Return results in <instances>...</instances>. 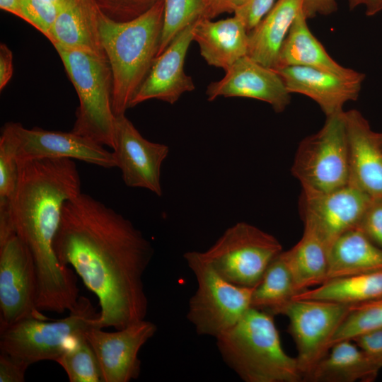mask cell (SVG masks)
<instances>
[{
  "instance_id": "6da1fadb",
  "label": "cell",
  "mask_w": 382,
  "mask_h": 382,
  "mask_svg": "<svg viewBox=\"0 0 382 382\" xmlns=\"http://www.w3.org/2000/svg\"><path fill=\"white\" fill-rule=\"evenodd\" d=\"M54 250L97 296L96 328L120 330L145 319L143 276L154 249L128 219L81 192L63 207Z\"/></svg>"
},
{
  "instance_id": "7a4b0ae2",
  "label": "cell",
  "mask_w": 382,
  "mask_h": 382,
  "mask_svg": "<svg viewBox=\"0 0 382 382\" xmlns=\"http://www.w3.org/2000/svg\"><path fill=\"white\" fill-rule=\"evenodd\" d=\"M18 169L12 220L35 264L37 306L42 312L69 311L79 297L76 278L59 261L54 240L64 205L81 192L77 166L69 158L40 159L19 163Z\"/></svg>"
},
{
  "instance_id": "3957f363",
  "label": "cell",
  "mask_w": 382,
  "mask_h": 382,
  "mask_svg": "<svg viewBox=\"0 0 382 382\" xmlns=\"http://www.w3.org/2000/svg\"><path fill=\"white\" fill-rule=\"evenodd\" d=\"M163 0L127 21H115L100 9V40L109 62L113 81L112 109L125 115L156 57L163 21Z\"/></svg>"
},
{
  "instance_id": "277c9868",
  "label": "cell",
  "mask_w": 382,
  "mask_h": 382,
  "mask_svg": "<svg viewBox=\"0 0 382 382\" xmlns=\"http://www.w3.org/2000/svg\"><path fill=\"white\" fill-rule=\"evenodd\" d=\"M224 362L245 382H301L297 359L282 348L273 316L250 308L216 338Z\"/></svg>"
},
{
  "instance_id": "5b68a950",
  "label": "cell",
  "mask_w": 382,
  "mask_h": 382,
  "mask_svg": "<svg viewBox=\"0 0 382 382\" xmlns=\"http://www.w3.org/2000/svg\"><path fill=\"white\" fill-rule=\"evenodd\" d=\"M53 46L79 99L71 132L113 148L116 117L112 109L113 81L107 57Z\"/></svg>"
},
{
  "instance_id": "8992f818",
  "label": "cell",
  "mask_w": 382,
  "mask_h": 382,
  "mask_svg": "<svg viewBox=\"0 0 382 382\" xmlns=\"http://www.w3.org/2000/svg\"><path fill=\"white\" fill-rule=\"evenodd\" d=\"M98 316L91 301L79 296L66 318H26L0 330V350L28 366L43 360L56 361L72 339L96 327Z\"/></svg>"
},
{
  "instance_id": "52a82bcc",
  "label": "cell",
  "mask_w": 382,
  "mask_h": 382,
  "mask_svg": "<svg viewBox=\"0 0 382 382\" xmlns=\"http://www.w3.org/2000/svg\"><path fill=\"white\" fill-rule=\"evenodd\" d=\"M183 256L197 282V291L189 301L187 318L198 335L216 338L234 326L251 308L255 287L225 280L201 257L199 251H189Z\"/></svg>"
},
{
  "instance_id": "ba28073f",
  "label": "cell",
  "mask_w": 382,
  "mask_h": 382,
  "mask_svg": "<svg viewBox=\"0 0 382 382\" xmlns=\"http://www.w3.org/2000/svg\"><path fill=\"white\" fill-rule=\"evenodd\" d=\"M272 235L246 222L227 228L201 257L233 284L255 287L271 262L282 252Z\"/></svg>"
},
{
  "instance_id": "9c48e42d",
  "label": "cell",
  "mask_w": 382,
  "mask_h": 382,
  "mask_svg": "<svg viewBox=\"0 0 382 382\" xmlns=\"http://www.w3.org/2000/svg\"><path fill=\"white\" fill-rule=\"evenodd\" d=\"M345 111L327 117L323 127L301 141L291 172L302 189L330 192L349 183V143Z\"/></svg>"
},
{
  "instance_id": "30bf717a",
  "label": "cell",
  "mask_w": 382,
  "mask_h": 382,
  "mask_svg": "<svg viewBox=\"0 0 382 382\" xmlns=\"http://www.w3.org/2000/svg\"><path fill=\"white\" fill-rule=\"evenodd\" d=\"M353 304L315 299H293L282 311L289 319L288 332L297 349L298 366L307 381L328 354L337 329Z\"/></svg>"
},
{
  "instance_id": "8fae6325",
  "label": "cell",
  "mask_w": 382,
  "mask_h": 382,
  "mask_svg": "<svg viewBox=\"0 0 382 382\" xmlns=\"http://www.w3.org/2000/svg\"><path fill=\"white\" fill-rule=\"evenodd\" d=\"M0 144L18 163L40 159L69 158L105 168L116 167L113 153L103 145L73 132L26 129L18 122H7L1 130Z\"/></svg>"
},
{
  "instance_id": "7c38bea8",
  "label": "cell",
  "mask_w": 382,
  "mask_h": 382,
  "mask_svg": "<svg viewBox=\"0 0 382 382\" xmlns=\"http://www.w3.org/2000/svg\"><path fill=\"white\" fill-rule=\"evenodd\" d=\"M37 292L31 254L14 234L0 244V330L26 318L50 319L37 306Z\"/></svg>"
},
{
  "instance_id": "4fadbf2b",
  "label": "cell",
  "mask_w": 382,
  "mask_h": 382,
  "mask_svg": "<svg viewBox=\"0 0 382 382\" xmlns=\"http://www.w3.org/2000/svg\"><path fill=\"white\" fill-rule=\"evenodd\" d=\"M372 200L350 183L326 192L302 189L300 204L304 228L319 237L328 253L342 234L358 226Z\"/></svg>"
},
{
  "instance_id": "5bb4252c",
  "label": "cell",
  "mask_w": 382,
  "mask_h": 382,
  "mask_svg": "<svg viewBox=\"0 0 382 382\" xmlns=\"http://www.w3.org/2000/svg\"><path fill=\"white\" fill-rule=\"evenodd\" d=\"M113 156L125 185L148 190L161 197V166L169 147L142 137L125 115L116 116Z\"/></svg>"
},
{
  "instance_id": "9a60e30c",
  "label": "cell",
  "mask_w": 382,
  "mask_h": 382,
  "mask_svg": "<svg viewBox=\"0 0 382 382\" xmlns=\"http://www.w3.org/2000/svg\"><path fill=\"white\" fill-rule=\"evenodd\" d=\"M157 330L145 319L115 332L91 328L85 335L99 362L104 382H129L141 372L139 352Z\"/></svg>"
},
{
  "instance_id": "2e32d148",
  "label": "cell",
  "mask_w": 382,
  "mask_h": 382,
  "mask_svg": "<svg viewBox=\"0 0 382 382\" xmlns=\"http://www.w3.org/2000/svg\"><path fill=\"white\" fill-rule=\"evenodd\" d=\"M206 95L208 100L219 96L253 98L269 103L277 112L284 111L291 100L281 76L247 55L233 64L221 79L212 82Z\"/></svg>"
},
{
  "instance_id": "e0dca14e",
  "label": "cell",
  "mask_w": 382,
  "mask_h": 382,
  "mask_svg": "<svg viewBox=\"0 0 382 382\" xmlns=\"http://www.w3.org/2000/svg\"><path fill=\"white\" fill-rule=\"evenodd\" d=\"M183 30L158 55L130 103V108L150 99L174 104L185 92L195 88L184 70L187 50L193 40L195 22Z\"/></svg>"
},
{
  "instance_id": "ac0fdd59",
  "label": "cell",
  "mask_w": 382,
  "mask_h": 382,
  "mask_svg": "<svg viewBox=\"0 0 382 382\" xmlns=\"http://www.w3.org/2000/svg\"><path fill=\"white\" fill-rule=\"evenodd\" d=\"M349 143V183L382 200V149L378 132L357 110L345 112Z\"/></svg>"
},
{
  "instance_id": "d6986e66",
  "label": "cell",
  "mask_w": 382,
  "mask_h": 382,
  "mask_svg": "<svg viewBox=\"0 0 382 382\" xmlns=\"http://www.w3.org/2000/svg\"><path fill=\"white\" fill-rule=\"evenodd\" d=\"M275 71L290 93L305 95L316 101L326 117L344 111L345 103L356 100L362 81L342 78L332 73L305 66H289Z\"/></svg>"
},
{
  "instance_id": "ffe728a7",
  "label": "cell",
  "mask_w": 382,
  "mask_h": 382,
  "mask_svg": "<svg viewBox=\"0 0 382 382\" xmlns=\"http://www.w3.org/2000/svg\"><path fill=\"white\" fill-rule=\"evenodd\" d=\"M193 40L198 43L200 54L209 65L225 71L248 53V32L235 15L217 21L197 19Z\"/></svg>"
},
{
  "instance_id": "44dd1931",
  "label": "cell",
  "mask_w": 382,
  "mask_h": 382,
  "mask_svg": "<svg viewBox=\"0 0 382 382\" xmlns=\"http://www.w3.org/2000/svg\"><path fill=\"white\" fill-rule=\"evenodd\" d=\"M99 9L95 0H68L59 12L47 39L53 45L106 57L99 35Z\"/></svg>"
},
{
  "instance_id": "7402d4cb",
  "label": "cell",
  "mask_w": 382,
  "mask_h": 382,
  "mask_svg": "<svg viewBox=\"0 0 382 382\" xmlns=\"http://www.w3.org/2000/svg\"><path fill=\"white\" fill-rule=\"evenodd\" d=\"M306 20L301 10L282 45L274 70L289 66H305L363 81L364 74L341 66L328 54L310 31Z\"/></svg>"
},
{
  "instance_id": "603a6c76",
  "label": "cell",
  "mask_w": 382,
  "mask_h": 382,
  "mask_svg": "<svg viewBox=\"0 0 382 382\" xmlns=\"http://www.w3.org/2000/svg\"><path fill=\"white\" fill-rule=\"evenodd\" d=\"M303 0H277L270 11L248 33L247 56L274 69L282 45Z\"/></svg>"
},
{
  "instance_id": "cb8c5ba5",
  "label": "cell",
  "mask_w": 382,
  "mask_h": 382,
  "mask_svg": "<svg viewBox=\"0 0 382 382\" xmlns=\"http://www.w3.org/2000/svg\"><path fill=\"white\" fill-rule=\"evenodd\" d=\"M378 270H382V248L356 227L342 234L332 245L325 282Z\"/></svg>"
},
{
  "instance_id": "d4e9b609",
  "label": "cell",
  "mask_w": 382,
  "mask_h": 382,
  "mask_svg": "<svg viewBox=\"0 0 382 382\" xmlns=\"http://www.w3.org/2000/svg\"><path fill=\"white\" fill-rule=\"evenodd\" d=\"M381 369L352 341L334 344L308 378L310 382H371Z\"/></svg>"
},
{
  "instance_id": "484cf974",
  "label": "cell",
  "mask_w": 382,
  "mask_h": 382,
  "mask_svg": "<svg viewBox=\"0 0 382 382\" xmlns=\"http://www.w3.org/2000/svg\"><path fill=\"white\" fill-rule=\"evenodd\" d=\"M281 255L292 275L297 294L325 281L328 253L319 237L304 228L300 241Z\"/></svg>"
},
{
  "instance_id": "4316f807",
  "label": "cell",
  "mask_w": 382,
  "mask_h": 382,
  "mask_svg": "<svg viewBox=\"0 0 382 382\" xmlns=\"http://www.w3.org/2000/svg\"><path fill=\"white\" fill-rule=\"evenodd\" d=\"M382 298V270L328 280L293 299H315L357 304Z\"/></svg>"
},
{
  "instance_id": "83f0119b",
  "label": "cell",
  "mask_w": 382,
  "mask_h": 382,
  "mask_svg": "<svg viewBox=\"0 0 382 382\" xmlns=\"http://www.w3.org/2000/svg\"><path fill=\"white\" fill-rule=\"evenodd\" d=\"M296 294L292 275L280 253L271 262L254 288L251 308L272 316L281 314Z\"/></svg>"
},
{
  "instance_id": "f1b7e54d",
  "label": "cell",
  "mask_w": 382,
  "mask_h": 382,
  "mask_svg": "<svg viewBox=\"0 0 382 382\" xmlns=\"http://www.w3.org/2000/svg\"><path fill=\"white\" fill-rule=\"evenodd\" d=\"M70 382H104L96 353L85 333L75 337L56 361Z\"/></svg>"
},
{
  "instance_id": "f546056e",
  "label": "cell",
  "mask_w": 382,
  "mask_h": 382,
  "mask_svg": "<svg viewBox=\"0 0 382 382\" xmlns=\"http://www.w3.org/2000/svg\"><path fill=\"white\" fill-rule=\"evenodd\" d=\"M163 21L156 57L186 27L199 19L206 0H163Z\"/></svg>"
},
{
  "instance_id": "4dcf8cb0",
  "label": "cell",
  "mask_w": 382,
  "mask_h": 382,
  "mask_svg": "<svg viewBox=\"0 0 382 382\" xmlns=\"http://www.w3.org/2000/svg\"><path fill=\"white\" fill-rule=\"evenodd\" d=\"M379 328H382V298L353 304L351 311L335 334L332 346L340 341L352 340Z\"/></svg>"
},
{
  "instance_id": "1f68e13d",
  "label": "cell",
  "mask_w": 382,
  "mask_h": 382,
  "mask_svg": "<svg viewBox=\"0 0 382 382\" xmlns=\"http://www.w3.org/2000/svg\"><path fill=\"white\" fill-rule=\"evenodd\" d=\"M18 163L12 154L0 144V232L13 230L12 202L18 180Z\"/></svg>"
},
{
  "instance_id": "d6a6232c",
  "label": "cell",
  "mask_w": 382,
  "mask_h": 382,
  "mask_svg": "<svg viewBox=\"0 0 382 382\" xmlns=\"http://www.w3.org/2000/svg\"><path fill=\"white\" fill-rule=\"evenodd\" d=\"M275 0H245L235 11L248 33L253 30L274 6Z\"/></svg>"
},
{
  "instance_id": "836d02e7",
  "label": "cell",
  "mask_w": 382,
  "mask_h": 382,
  "mask_svg": "<svg viewBox=\"0 0 382 382\" xmlns=\"http://www.w3.org/2000/svg\"><path fill=\"white\" fill-rule=\"evenodd\" d=\"M357 227L382 248V200H372Z\"/></svg>"
},
{
  "instance_id": "e575fe53",
  "label": "cell",
  "mask_w": 382,
  "mask_h": 382,
  "mask_svg": "<svg viewBox=\"0 0 382 382\" xmlns=\"http://www.w3.org/2000/svg\"><path fill=\"white\" fill-rule=\"evenodd\" d=\"M352 340L376 366L382 369V328L364 333Z\"/></svg>"
},
{
  "instance_id": "d590c367",
  "label": "cell",
  "mask_w": 382,
  "mask_h": 382,
  "mask_svg": "<svg viewBox=\"0 0 382 382\" xmlns=\"http://www.w3.org/2000/svg\"><path fill=\"white\" fill-rule=\"evenodd\" d=\"M28 365L6 354L0 352V382H23Z\"/></svg>"
},
{
  "instance_id": "8d00e7d4",
  "label": "cell",
  "mask_w": 382,
  "mask_h": 382,
  "mask_svg": "<svg viewBox=\"0 0 382 382\" xmlns=\"http://www.w3.org/2000/svg\"><path fill=\"white\" fill-rule=\"evenodd\" d=\"M245 0H206L199 18L211 19L224 12H234Z\"/></svg>"
},
{
  "instance_id": "74e56055",
  "label": "cell",
  "mask_w": 382,
  "mask_h": 382,
  "mask_svg": "<svg viewBox=\"0 0 382 382\" xmlns=\"http://www.w3.org/2000/svg\"><path fill=\"white\" fill-rule=\"evenodd\" d=\"M337 10L335 0H303L302 11L306 19L317 14L329 15Z\"/></svg>"
},
{
  "instance_id": "f35d334b",
  "label": "cell",
  "mask_w": 382,
  "mask_h": 382,
  "mask_svg": "<svg viewBox=\"0 0 382 382\" xmlns=\"http://www.w3.org/2000/svg\"><path fill=\"white\" fill-rule=\"evenodd\" d=\"M13 72V53L6 45H0V90L11 80Z\"/></svg>"
},
{
  "instance_id": "ab89813d",
  "label": "cell",
  "mask_w": 382,
  "mask_h": 382,
  "mask_svg": "<svg viewBox=\"0 0 382 382\" xmlns=\"http://www.w3.org/2000/svg\"><path fill=\"white\" fill-rule=\"evenodd\" d=\"M349 5L350 9L364 5L368 16H374L382 10V0H349Z\"/></svg>"
},
{
  "instance_id": "60d3db41",
  "label": "cell",
  "mask_w": 382,
  "mask_h": 382,
  "mask_svg": "<svg viewBox=\"0 0 382 382\" xmlns=\"http://www.w3.org/2000/svg\"><path fill=\"white\" fill-rule=\"evenodd\" d=\"M0 8L24 20L21 0H0Z\"/></svg>"
},
{
  "instance_id": "b9f144b4",
  "label": "cell",
  "mask_w": 382,
  "mask_h": 382,
  "mask_svg": "<svg viewBox=\"0 0 382 382\" xmlns=\"http://www.w3.org/2000/svg\"><path fill=\"white\" fill-rule=\"evenodd\" d=\"M41 1L53 4L57 6L58 8H59L60 9H62V6L66 4V2L68 0H41Z\"/></svg>"
},
{
  "instance_id": "7bdbcfd3",
  "label": "cell",
  "mask_w": 382,
  "mask_h": 382,
  "mask_svg": "<svg viewBox=\"0 0 382 382\" xmlns=\"http://www.w3.org/2000/svg\"><path fill=\"white\" fill-rule=\"evenodd\" d=\"M378 141H379L380 146H381V149H382V133H378Z\"/></svg>"
}]
</instances>
